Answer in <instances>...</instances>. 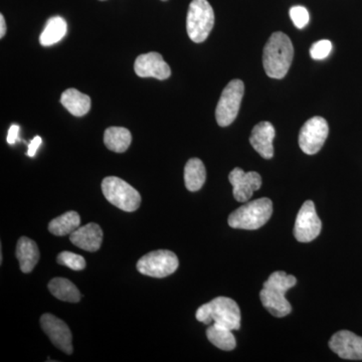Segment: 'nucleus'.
I'll return each instance as SVG.
<instances>
[{
    "mask_svg": "<svg viewBox=\"0 0 362 362\" xmlns=\"http://www.w3.org/2000/svg\"><path fill=\"white\" fill-rule=\"evenodd\" d=\"M329 134V126L323 117L309 119L300 130L299 146L304 153L314 156L322 148Z\"/></svg>",
    "mask_w": 362,
    "mask_h": 362,
    "instance_id": "1a4fd4ad",
    "label": "nucleus"
},
{
    "mask_svg": "<svg viewBox=\"0 0 362 362\" xmlns=\"http://www.w3.org/2000/svg\"><path fill=\"white\" fill-rule=\"evenodd\" d=\"M6 33V23L4 20V14H0V37L4 39V35Z\"/></svg>",
    "mask_w": 362,
    "mask_h": 362,
    "instance_id": "c756f323",
    "label": "nucleus"
},
{
    "mask_svg": "<svg viewBox=\"0 0 362 362\" xmlns=\"http://www.w3.org/2000/svg\"><path fill=\"white\" fill-rule=\"evenodd\" d=\"M57 262L62 266L68 267L73 271H82L86 268V259L80 255L71 252H59Z\"/></svg>",
    "mask_w": 362,
    "mask_h": 362,
    "instance_id": "393cba45",
    "label": "nucleus"
},
{
    "mask_svg": "<svg viewBox=\"0 0 362 362\" xmlns=\"http://www.w3.org/2000/svg\"><path fill=\"white\" fill-rule=\"evenodd\" d=\"M40 326L54 346L66 354H73V335L63 320L52 314H44L40 318Z\"/></svg>",
    "mask_w": 362,
    "mask_h": 362,
    "instance_id": "9b49d317",
    "label": "nucleus"
},
{
    "mask_svg": "<svg viewBox=\"0 0 362 362\" xmlns=\"http://www.w3.org/2000/svg\"><path fill=\"white\" fill-rule=\"evenodd\" d=\"M100 1H105V0H100Z\"/></svg>",
    "mask_w": 362,
    "mask_h": 362,
    "instance_id": "2f4dec72",
    "label": "nucleus"
},
{
    "mask_svg": "<svg viewBox=\"0 0 362 362\" xmlns=\"http://www.w3.org/2000/svg\"><path fill=\"white\" fill-rule=\"evenodd\" d=\"M206 180V170L201 159L192 158L185 168V187L189 192H199Z\"/></svg>",
    "mask_w": 362,
    "mask_h": 362,
    "instance_id": "6ab92c4d",
    "label": "nucleus"
},
{
    "mask_svg": "<svg viewBox=\"0 0 362 362\" xmlns=\"http://www.w3.org/2000/svg\"><path fill=\"white\" fill-rule=\"evenodd\" d=\"M232 331L223 326L218 325V324L214 323V325L207 328V339L218 349L230 351L237 346V341H235Z\"/></svg>",
    "mask_w": 362,
    "mask_h": 362,
    "instance_id": "b1692460",
    "label": "nucleus"
},
{
    "mask_svg": "<svg viewBox=\"0 0 362 362\" xmlns=\"http://www.w3.org/2000/svg\"><path fill=\"white\" fill-rule=\"evenodd\" d=\"M195 317L197 321L206 325L214 322L230 330H239L240 328V307L230 298H214L209 303L202 305Z\"/></svg>",
    "mask_w": 362,
    "mask_h": 362,
    "instance_id": "7ed1b4c3",
    "label": "nucleus"
},
{
    "mask_svg": "<svg viewBox=\"0 0 362 362\" xmlns=\"http://www.w3.org/2000/svg\"><path fill=\"white\" fill-rule=\"evenodd\" d=\"M81 218L77 211H68L49 223V230L57 237L70 235L80 228Z\"/></svg>",
    "mask_w": 362,
    "mask_h": 362,
    "instance_id": "5701e85b",
    "label": "nucleus"
},
{
    "mask_svg": "<svg viewBox=\"0 0 362 362\" xmlns=\"http://www.w3.org/2000/svg\"><path fill=\"white\" fill-rule=\"evenodd\" d=\"M297 279L283 271L274 272L264 283L263 290L259 292L262 304L272 315L282 318L289 315L291 305L286 299L288 290L296 285Z\"/></svg>",
    "mask_w": 362,
    "mask_h": 362,
    "instance_id": "f257e3e1",
    "label": "nucleus"
},
{
    "mask_svg": "<svg viewBox=\"0 0 362 362\" xmlns=\"http://www.w3.org/2000/svg\"><path fill=\"white\" fill-rule=\"evenodd\" d=\"M70 240L76 247L84 251L97 252L103 242V230L97 223H90L78 228L70 235Z\"/></svg>",
    "mask_w": 362,
    "mask_h": 362,
    "instance_id": "dca6fc26",
    "label": "nucleus"
},
{
    "mask_svg": "<svg viewBox=\"0 0 362 362\" xmlns=\"http://www.w3.org/2000/svg\"><path fill=\"white\" fill-rule=\"evenodd\" d=\"M49 292L52 296L61 301L78 303L80 302L82 295L77 288L70 280L65 278H54L49 283Z\"/></svg>",
    "mask_w": 362,
    "mask_h": 362,
    "instance_id": "aec40b11",
    "label": "nucleus"
},
{
    "mask_svg": "<svg viewBox=\"0 0 362 362\" xmlns=\"http://www.w3.org/2000/svg\"><path fill=\"white\" fill-rule=\"evenodd\" d=\"M273 214V202L263 197L247 202L228 216V226L240 230H258L265 226Z\"/></svg>",
    "mask_w": 362,
    "mask_h": 362,
    "instance_id": "20e7f679",
    "label": "nucleus"
},
{
    "mask_svg": "<svg viewBox=\"0 0 362 362\" xmlns=\"http://www.w3.org/2000/svg\"><path fill=\"white\" fill-rule=\"evenodd\" d=\"M214 25V13L207 0H192L188 7L187 30L194 42L201 44L209 37Z\"/></svg>",
    "mask_w": 362,
    "mask_h": 362,
    "instance_id": "39448f33",
    "label": "nucleus"
},
{
    "mask_svg": "<svg viewBox=\"0 0 362 362\" xmlns=\"http://www.w3.org/2000/svg\"><path fill=\"white\" fill-rule=\"evenodd\" d=\"M331 51H332V44L329 40H319V42L312 45L310 56L314 59H324L329 56Z\"/></svg>",
    "mask_w": 362,
    "mask_h": 362,
    "instance_id": "bb28decb",
    "label": "nucleus"
},
{
    "mask_svg": "<svg viewBox=\"0 0 362 362\" xmlns=\"http://www.w3.org/2000/svg\"><path fill=\"white\" fill-rule=\"evenodd\" d=\"M161 1H168V0H161Z\"/></svg>",
    "mask_w": 362,
    "mask_h": 362,
    "instance_id": "7c9ffc66",
    "label": "nucleus"
},
{
    "mask_svg": "<svg viewBox=\"0 0 362 362\" xmlns=\"http://www.w3.org/2000/svg\"><path fill=\"white\" fill-rule=\"evenodd\" d=\"M294 58V47L284 33H274L264 47L263 65L268 77L283 78Z\"/></svg>",
    "mask_w": 362,
    "mask_h": 362,
    "instance_id": "f03ea898",
    "label": "nucleus"
},
{
    "mask_svg": "<svg viewBox=\"0 0 362 362\" xmlns=\"http://www.w3.org/2000/svg\"><path fill=\"white\" fill-rule=\"evenodd\" d=\"M20 126L11 125V128L8 130V134H7V143L11 145L16 144V141L18 140V133H20Z\"/></svg>",
    "mask_w": 362,
    "mask_h": 362,
    "instance_id": "cd10ccee",
    "label": "nucleus"
},
{
    "mask_svg": "<svg viewBox=\"0 0 362 362\" xmlns=\"http://www.w3.org/2000/svg\"><path fill=\"white\" fill-rule=\"evenodd\" d=\"M276 131L270 122H259L252 128L250 143L252 148L265 159L273 158V141Z\"/></svg>",
    "mask_w": 362,
    "mask_h": 362,
    "instance_id": "2eb2a0df",
    "label": "nucleus"
},
{
    "mask_svg": "<svg viewBox=\"0 0 362 362\" xmlns=\"http://www.w3.org/2000/svg\"><path fill=\"white\" fill-rule=\"evenodd\" d=\"M102 192L107 201L127 213L137 211L141 204V195L126 182L116 176L104 178Z\"/></svg>",
    "mask_w": 362,
    "mask_h": 362,
    "instance_id": "423d86ee",
    "label": "nucleus"
},
{
    "mask_svg": "<svg viewBox=\"0 0 362 362\" xmlns=\"http://www.w3.org/2000/svg\"><path fill=\"white\" fill-rule=\"evenodd\" d=\"M180 266L177 256L168 250L150 252L138 261L139 273L152 278H165L175 273Z\"/></svg>",
    "mask_w": 362,
    "mask_h": 362,
    "instance_id": "6e6552de",
    "label": "nucleus"
},
{
    "mask_svg": "<svg viewBox=\"0 0 362 362\" xmlns=\"http://www.w3.org/2000/svg\"><path fill=\"white\" fill-rule=\"evenodd\" d=\"M132 135L124 127H110L105 131L104 143L107 148L116 153H123L129 148Z\"/></svg>",
    "mask_w": 362,
    "mask_h": 362,
    "instance_id": "412c9836",
    "label": "nucleus"
},
{
    "mask_svg": "<svg viewBox=\"0 0 362 362\" xmlns=\"http://www.w3.org/2000/svg\"><path fill=\"white\" fill-rule=\"evenodd\" d=\"M228 180L233 185V194L235 201L246 202L251 199L252 194L262 187V177L258 173L250 171L245 173L242 168H237L230 171Z\"/></svg>",
    "mask_w": 362,
    "mask_h": 362,
    "instance_id": "f8f14e48",
    "label": "nucleus"
},
{
    "mask_svg": "<svg viewBox=\"0 0 362 362\" xmlns=\"http://www.w3.org/2000/svg\"><path fill=\"white\" fill-rule=\"evenodd\" d=\"M16 258L20 262V268L23 273H30L39 263L40 251L35 240L21 237L16 246Z\"/></svg>",
    "mask_w": 362,
    "mask_h": 362,
    "instance_id": "f3484780",
    "label": "nucleus"
},
{
    "mask_svg": "<svg viewBox=\"0 0 362 362\" xmlns=\"http://www.w3.org/2000/svg\"><path fill=\"white\" fill-rule=\"evenodd\" d=\"M290 18L298 28H304L310 21L308 11L304 6H294L290 9Z\"/></svg>",
    "mask_w": 362,
    "mask_h": 362,
    "instance_id": "a878e982",
    "label": "nucleus"
},
{
    "mask_svg": "<svg viewBox=\"0 0 362 362\" xmlns=\"http://www.w3.org/2000/svg\"><path fill=\"white\" fill-rule=\"evenodd\" d=\"M328 345L340 358L362 361V337L350 331L342 330L335 333Z\"/></svg>",
    "mask_w": 362,
    "mask_h": 362,
    "instance_id": "4468645a",
    "label": "nucleus"
},
{
    "mask_svg": "<svg viewBox=\"0 0 362 362\" xmlns=\"http://www.w3.org/2000/svg\"><path fill=\"white\" fill-rule=\"evenodd\" d=\"M66 32H68L66 21L61 16H54V18L47 21L44 32L40 35V45H44V47H51L52 45H56L59 40L64 39Z\"/></svg>",
    "mask_w": 362,
    "mask_h": 362,
    "instance_id": "4be33fe9",
    "label": "nucleus"
},
{
    "mask_svg": "<svg viewBox=\"0 0 362 362\" xmlns=\"http://www.w3.org/2000/svg\"><path fill=\"white\" fill-rule=\"evenodd\" d=\"M134 71L138 77L156 78L161 81L166 80L171 75L170 66L156 52L140 54L136 59Z\"/></svg>",
    "mask_w": 362,
    "mask_h": 362,
    "instance_id": "ddd939ff",
    "label": "nucleus"
},
{
    "mask_svg": "<svg viewBox=\"0 0 362 362\" xmlns=\"http://www.w3.org/2000/svg\"><path fill=\"white\" fill-rule=\"evenodd\" d=\"M61 103L71 115L82 117L90 109V98L77 89H68L62 94Z\"/></svg>",
    "mask_w": 362,
    "mask_h": 362,
    "instance_id": "a211bd4d",
    "label": "nucleus"
},
{
    "mask_svg": "<svg viewBox=\"0 0 362 362\" xmlns=\"http://www.w3.org/2000/svg\"><path fill=\"white\" fill-rule=\"evenodd\" d=\"M322 223L312 201L305 202L295 221L294 235L298 242H312L320 235Z\"/></svg>",
    "mask_w": 362,
    "mask_h": 362,
    "instance_id": "9d476101",
    "label": "nucleus"
},
{
    "mask_svg": "<svg viewBox=\"0 0 362 362\" xmlns=\"http://www.w3.org/2000/svg\"><path fill=\"white\" fill-rule=\"evenodd\" d=\"M42 138L40 136H35L33 138V141L28 144V156L30 157H33L37 153V149L40 148V145H42Z\"/></svg>",
    "mask_w": 362,
    "mask_h": 362,
    "instance_id": "c85d7f7f",
    "label": "nucleus"
},
{
    "mask_svg": "<svg viewBox=\"0 0 362 362\" xmlns=\"http://www.w3.org/2000/svg\"><path fill=\"white\" fill-rule=\"evenodd\" d=\"M244 94L245 84L240 80L230 81L223 89L216 109V122L221 127H226L235 120Z\"/></svg>",
    "mask_w": 362,
    "mask_h": 362,
    "instance_id": "0eeeda50",
    "label": "nucleus"
}]
</instances>
